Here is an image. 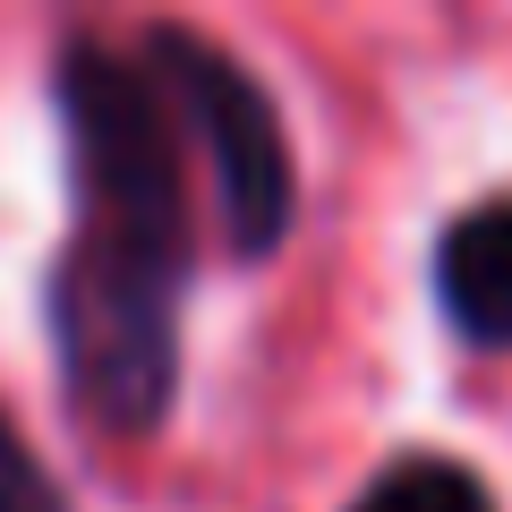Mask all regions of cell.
<instances>
[{
	"label": "cell",
	"mask_w": 512,
	"mask_h": 512,
	"mask_svg": "<svg viewBox=\"0 0 512 512\" xmlns=\"http://www.w3.org/2000/svg\"><path fill=\"white\" fill-rule=\"evenodd\" d=\"M0 512H69V504H60V487L43 478V461L26 453V436L9 419H0Z\"/></svg>",
	"instance_id": "obj_5"
},
{
	"label": "cell",
	"mask_w": 512,
	"mask_h": 512,
	"mask_svg": "<svg viewBox=\"0 0 512 512\" xmlns=\"http://www.w3.org/2000/svg\"><path fill=\"white\" fill-rule=\"evenodd\" d=\"M146 60H154V77H163L180 128L205 137L231 256H274L282 231H291V146H282V120H274V103H265V86H256L222 43L188 35V26H154Z\"/></svg>",
	"instance_id": "obj_2"
},
{
	"label": "cell",
	"mask_w": 512,
	"mask_h": 512,
	"mask_svg": "<svg viewBox=\"0 0 512 512\" xmlns=\"http://www.w3.org/2000/svg\"><path fill=\"white\" fill-rule=\"evenodd\" d=\"M60 111L77 171V231L52 274L60 367L94 427L146 436L180 384V282L197 248L180 111L154 60H128L94 35L60 52Z\"/></svg>",
	"instance_id": "obj_1"
},
{
	"label": "cell",
	"mask_w": 512,
	"mask_h": 512,
	"mask_svg": "<svg viewBox=\"0 0 512 512\" xmlns=\"http://www.w3.org/2000/svg\"><path fill=\"white\" fill-rule=\"evenodd\" d=\"M350 512H495V495H487V478L461 470V461L410 453V461H384V470L359 487Z\"/></svg>",
	"instance_id": "obj_4"
},
{
	"label": "cell",
	"mask_w": 512,
	"mask_h": 512,
	"mask_svg": "<svg viewBox=\"0 0 512 512\" xmlns=\"http://www.w3.org/2000/svg\"><path fill=\"white\" fill-rule=\"evenodd\" d=\"M436 299L461 342L512 350V197H487L444 231L436 248Z\"/></svg>",
	"instance_id": "obj_3"
}]
</instances>
